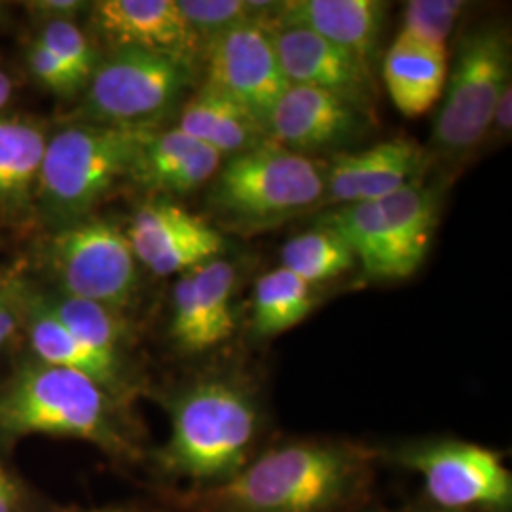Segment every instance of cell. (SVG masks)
<instances>
[{
  "instance_id": "31",
  "label": "cell",
  "mask_w": 512,
  "mask_h": 512,
  "mask_svg": "<svg viewBox=\"0 0 512 512\" xmlns=\"http://www.w3.org/2000/svg\"><path fill=\"white\" fill-rule=\"evenodd\" d=\"M27 6L42 23H52V21H74L78 14H82L84 10H90L92 4L82 0H38V2H29Z\"/></svg>"
},
{
  "instance_id": "35",
  "label": "cell",
  "mask_w": 512,
  "mask_h": 512,
  "mask_svg": "<svg viewBox=\"0 0 512 512\" xmlns=\"http://www.w3.org/2000/svg\"><path fill=\"white\" fill-rule=\"evenodd\" d=\"M10 97H12V80L0 69V112L10 103Z\"/></svg>"
},
{
  "instance_id": "34",
  "label": "cell",
  "mask_w": 512,
  "mask_h": 512,
  "mask_svg": "<svg viewBox=\"0 0 512 512\" xmlns=\"http://www.w3.org/2000/svg\"><path fill=\"white\" fill-rule=\"evenodd\" d=\"M19 503L18 484L0 467V512H16Z\"/></svg>"
},
{
  "instance_id": "37",
  "label": "cell",
  "mask_w": 512,
  "mask_h": 512,
  "mask_svg": "<svg viewBox=\"0 0 512 512\" xmlns=\"http://www.w3.org/2000/svg\"><path fill=\"white\" fill-rule=\"evenodd\" d=\"M425 512H458V511H446V509H439V507H437V509H433V511H425Z\"/></svg>"
},
{
  "instance_id": "33",
  "label": "cell",
  "mask_w": 512,
  "mask_h": 512,
  "mask_svg": "<svg viewBox=\"0 0 512 512\" xmlns=\"http://www.w3.org/2000/svg\"><path fill=\"white\" fill-rule=\"evenodd\" d=\"M18 327L16 300L8 291H0V348L10 340Z\"/></svg>"
},
{
  "instance_id": "18",
  "label": "cell",
  "mask_w": 512,
  "mask_h": 512,
  "mask_svg": "<svg viewBox=\"0 0 512 512\" xmlns=\"http://www.w3.org/2000/svg\"><path fill=\"white\" fill-rule=\"evenodd\" d=\"M387 4L380 0H289L268 29L302 27L372 67Z\"/></svg>"
},
{
  "instance_id": "12",
  "label": "cell",
  "mask_w": 512,
  "mask_h": 512,
  "mask_svg": "<svg viewBox=\"0 0 512 512\" xmlns=\"http://www.w3.org/2000/svg\"><path fill=\"white\" fill-rule=\"evenodd\" d=\"M126 236L137 262L156 275L184 274L220 258L226 249L219 228L167 198L143 203L129 220Z\"/></svg>"
},
{
  "instance_id": "23",
  "label": "cell",
  "mask_w": 512,
  "mask_h": 512,
  "mask_svg": "<svg viewBox=\"0 0 512 512\" xmlns=\"http://www.w3.org/2000/svg\"><path fill=\"white\" fill-rule=\"evenodd\" d=\"M48 129L33 118L0 116V211L19 215L37 198Z\"/></svg>"
},
{
  "instance_id": "2",
  "label": "cell",
  "mask_w": 512,
  "mask_h": 512,
  "mask_svg": "<svg viewBox=\"0 0 512 512\" xmlns=\"http://www.w3.org/2000/svg\"><path fill=\"white\" fill-rule=\"evenodd\" d=\"M258 433L260 410L247 385L213 374L175 397L160 465L167 475L190 480L196 490L211 488L255 458Z\"/></svg>"
},
{
  "instance_id": "25",
  "label": "cell",
  "mask_w": 512,
  "mask_h": 512,
  "mask_svg": "<svg viewBox=\"0 0 512 512\" xmlns=\"http://www.w3.org/2000/svg\"><path fill=\"white\" fill-rule=\"evenodd\" d=\"M40 300L46 310L63 323L65 329L71 330L80 342L110 359L124 361L122 348L126 340V323L122 321L120 311L65 293Z\"/></svg>"
},
{
  "instance_id": "24",
  "label": "cell",
  "mask_w": 512,
  "mask_h": 512,
  "mask_svg": "<svg viewBox=\"0 0 512 512\" xmlns=\"http://www.w3.org/2000/svg\"><path fill=\"white\" fill-rule=\"evenodd\" d=\"M317 306V294L306 281L275 268L260 275L253 293V329L260 338H272L298 327Z\"/></svg>"
},
{
  "instance_id": "5",
  "label": "cell",
  "mask_w": 512,
  "mask_h": 512,
  "mask_svg": "<svg viewBox=\"0 0 512 512\" xmlns=\"http://www.w3.org/2000/svg\"><path fill=\"white\" fill-rule=\"evenodd\" d=\"M152 129L78 122L48 139L37 200L48 219L65 228L90 219L93 209L129 179Z\"/></svg>"
},
{
  "instance_id": "28",
  "label": "cell",
  "mask_w": 512,
  "mask_h": 512,
  "mask_svg": "<svg viewBox=\"0 0 512 512\" xmlns=\"http://www.w3.org/2000/svg\"><path fill=\"white\" fill-rule=\"evenodd\" d=\"M467 8L463 0H410L397 38L448 54V40Z\"/></svg>"
},
{
  "instance_id": "7",
  "label": "cell",
  "mask_w": 512,
  "mask_h": 512,
  "mask_svg": "<svg viewBox=\"0 0 512 512\" xmlns=\"http://www.w3.org/2000/svg\"><path fill=\"white\" fill-rule=\"evenodd\" d=\"M511 69V31L503 21H486L461 37L433 124L437 152L461 158L492 135L497 101L512 84Z\"/></svg>"
},
{
  "instance_id": "36",
  "label": "cell",
  "mask_w": 512,
  "mask_h": 512,
  "mask_svg": "<svg viewBox=\"0 0 512 512\" xmlns=\"http://www.w3.org/2000/svg\"><path fill=\"white\" fill-rule=\"evenodd\" d=\"M73 512H135L131 509H124V507H103V509H86V511H73Z\"/></svg>"
},
{
  "instance_id": "32",
  "label": "cell",
  "mask_w": 512,
  "mask_h": 512,
  "mask_svg": "<svg viewBox=\"0 0 512 512\" xmlns=\"http://www.w3.org/2000/svg\"><path fill=\"white\" fill-rule=\"evenodd\" d=\"M512 129V84L505 88V92L501 93L497 107L494 112V122H492V133L505 137L511 135Z\"/></svg>"
},
{
  "instance_id": "6",
  "label": "cell",
  "mask_w": 512,
  "mask_h": 512,
  "mask_svg": "<svg viewBox=\"0 0 512 512\" xmlns=\"http://www.w3.org/2000/svg\"><path fill=\"white\" fill-rule=\"evenodd\" d=\"M440 220V188L421 177L374 202L334 207L319 224L346 239L366 277L401 281L429 255Z\"/></svg>"
},
{
  "instance_id": "38",
  "label": "cell",
  "mask_w": 512,
  "mask_h": 512,
  "mask_svg": "<svg viewBox=\"0 0 512 512\" xmlns=\"http://www.w3.org/2000/svg\"><path fill=\"white\" fill-rule=\"evenodd\" d=\"M361 512H384V511H382V509H365V511H361Z\"/></svg>"
},
{
  "instance_id": "8",
  "label": "cell",
  "mask_w": 512,
  "mask_h": 512,
  "mask_svg": "<svg viewBox=\"0 0 512 512\" xmlns=\"http://www.w3.org/2000/svg\"><path fill=\"white\" fill-rule=\"evenodd\" d=\"M194 80V61L137 48L112 50L86 86V120L152 129L179 107Z\"/></svg>"
},
{
  "instance_id": "19",
  "label": "cell",
  "mask_w": 512,
  "mask_h": 512,
  "mask_svg": "<svg viewBox=\"0 0 512 512\" xmlns=\"http://www.w3.org/2000/svg\"><path fill=\"white\" fill-rule=\"evenodd\" d=\"M224 158L179 128L150 131L131 173L133 183L164 196H186L213 181Z\"/></svg>"
},
{
  "instance_id": "9",
  "label": "cell",
  "mask_w": 512,
  "mask_h": 512,
  "mask_svg": "<svg viewBox=\"0 0 512 512\" xmlns=\"http://www.w3.org/2000/svg\"><path fill=\"white\" fill-rule=\"evenodd\" d=\"M391 459L421 476L439 509L511 511V471L488 446L456 439L414 440L393 448Z\"/></svg>"
},
{
  "instance_id": "1",
  "label": "cell",
  "mask_w": 512,
  "mask_h": 512,
  "mask_svg": "<svg viewBox=\"0 0 512 512\" xmlns=\"http://www.w3.org/2000/svg\"><path fill=\"white\" fill-rule=\"evenodd\" d=\"M376 454L346 440H291L256 454L230 480L200 488V512H340L372 482Z\"/></svg>"
},
{
  "instance_id": "15",
  "label": "cell",
  "mask_w": 512,
  "mask_h": 512,
  "mask_svg": "<svg viewBox=\"0 0 512 512\" xmlns=\"http://www.w3.org/2000/svg\"><path fill=\"white\" fill-rule=\"evenodd\" d=\"M427 167V150L408 137H393L372 147L338 152L323 167V205L340 207L382 200L421 179Z\"/></svg>"
},
{
  "instance_id": "22",
  "label": "cell",
  "mask_w": 512,
  "mask_h": 512,
  "mask_svg": "<svg viewBox=\"0 0 512 512\" xmlns=\"http://www.w3.org/2000/svg\"><path fill=\"white\" fill-rule=\"evenodd\" d=\"M448 76V54L395 38L384 57V82L395 109L420 118L442 97Z\"/></svg>"
},
{
  "instance_id": "20",
  "label": "cell",
  "mask_w": 512,
  "mask_h": 512,
  "mask_svg": "<svg viewBox=\"0 0 512 512\" xmlns=\"http://www.w3.org/2000/svg\"><path fill=\"white\" fill-rule=\"evenodd\" d=\"M177 128L224 160L268 139L266 128L249 110L205 82L184 103Z\"/></svg>"
},
{
  "instance_id": "26",
  "label": "cell",
  "mask_w": 512,
  "mask_h": 512,
  "mask_svg": "<svg viewBox=\"0 0 512 512\" xmlns=\"http://www.w3.org/2000/svg\"><path fill=\"white\" fill-rule=\"evenodd\" d=\"M355 266L357 260L346 239L321 224L289 239L281 249V268L311 287L348 274Z\"/></svg>"
},
{
  "instance_id": "16",
  "label": "cell",
  "mask_w": 512,
  "mask_h": 512,
  "mask_svg": "<svg viewBox=\"0 0 512 512\" xmlns=\"http://www.w3.org/2000/svg\"><path fill=\"white\" fill-rule=\"evenodd\" d=\"M268 31L289 84L336 95L372 114L376 82L370 65L308 29L275 27Z\"/></svg>"
},
{
  "instance_id": "27",
  "label": "cell",
  "mask_w": 512,
  "mask_h": 512,
  "mask_svg": "<svg viewBox=\"0 0 512 512\" xmlns=\"http://www.w3.org/2000/svg\"><path fill=\"white\" fill-rule=\"evenodd\" d=\"M177 6L192 33L207 44L211 38L245 25L258 23L266 29L274 21L281 2H251V0H177Z\"/></svg>"
},
{
  "instance_id": "3",
  "label": "cell",
  "mask_w": 512,
  "mask_h": 512,
  "mask_svg": "<svg viewBox=\"0 0 512 512\" xmlns=\"http://www.w3.org/2000/svg\"><path fill=\"white\" fill-rule=\"evenodd\" d=\"M325 169L272 139L226 158L207 203L220 224L243 236L264 232L323 205Z\"/></svg>"
},
{
  "instance_id": "14",
  "label": "cell",
  "mask_w": 512,
  "mask_h": 512,
  "mask_svg": "<svg viewBox=\"0 0 512 512\" xmlns=\"http://www.w3.org/2000/svg\"><path fill=\"white\" fill-rule=\"evenodd\" d=\"M370 112L308 86H293L279 97L270 112L268 139L311 158L336 152L357 141L368 129Z\"/></svg>"
},
{
  "instance_id": "13",
  "label": "cell",
  "mask_w": 512,
  "mask_h": 512,
  "mask_svg": "<svg viewBox=\"0 0 512 512\" xmlns=\"http://www.w3.org/2000/svg\"><path fill=\"white\" fill-rule=\"evenodd\" d=\"M236 266L224 258L209 260L184 272L173 289L169 334L186 355L222 346L236 332L234 289Z\"/></svg>"
},
{
  "instance_id": "4",
  "label": "cell",
  "mask_w": 512,
  "mask_h": 512,
  "mask_svg": "<svg viewBox=\"0 0 512 512\" xmlns=\"http://www.w3.org/2000/svg\"><path fill=\"white\" fill-rule=\"evenodd\" d=\"M114 397L90 378L57 366H23L0 391V435H46L93 442L129 454Z\"/></svg>"
},
{
  "instance_id": "11",
  "label": "cell",
  "mask_w": 512,
  "mask_h": 512,
  "mask_svg": "<svg viewBox=\"0 0 512 512\" xmlns=\"http://www.w3.org/2000/svg\"><path fill=\"white\" fill-rule=\"evenodd\" d=\"M203 82L234 99L266 128L270 112L289 88L272 33L245 23L203 44Z\"/></svg>"
},
{
  "instance_id": "17",
  "label": "cell",
  "mask_w": 512,
  "mask_h": 512,
  "mask_svg": "<svg viewBox=\"0 0 512 512\" xmlns=\"http://www.w3.org/2000/svg\"><path fill=\"white\" fill-rule=\"evenodd\" d=\"M93 27L112 50L137 48L196 61L202 44L188 27L177 0L93 2Z\"/></svg>"
},
{
  "instance_id": "21",
  "label": "cell",
  "mask_w": 512,
  "mask_h": 512,
  "mask_svg": "<svg viewBox=\"0 0 512 512\" xmlns=\"http://www.w3.org/2000/svg\"><path fill=\"white\" fill-rule=\"evenodd\" d=\"M29 311V338L40 363L78 372L101 385L114 399H120L128 391V372L124 361L110 359L80 342L71 330L65 329V325L46 310L40 298L29 304Z\"/></svg>"
},
{
  "instance_id": "30",
  "label": "cell",
  "mask_w": 512,
  "mask_h": 512,
  "mask_svg": "<svg viewBox=\"0 0 512 512\" xmlns=\"http://www.w3.org/2000/svg\"><path fill=\"white\" fill-rule=\"evenodd\" d=\"M29 69L38 82L59 97H71L86 86L74 76L73 71L40 40H35L27 54Z\"/></svg>"
},
{
  "instance_id": "10",
  "label": "cell",
  "mask_w": 512,
  "mask_h": 512,
  "mask_svg": "<svg viewBox=\"0 0 512 512\" xmlns=\"http://www.w3.org/2000/svg\"><path fill=\"white\" fill-rule=\"evenodd\" d=\"M63 293L120 311L139 285L137 258L126 232L103 219H84L61 228L48 249Z\"/></svg>"
},
{
  "instance_id": "29",
  "label": "cell",
  "mask_w": 512,
  "mask_h": 512,
  "mask_svg": "<svg viewBox=\"0 0 512 512\" xmlns=\"http://www.w3.org/2000/svg\"><path fill=\"white\" fill-rule=\"evenodd\" d=\"M37 38L73 71L84 86H88L101 59L97 57L92 42L74 21L44 23Z\"/></svg>"
}]
</instances>
